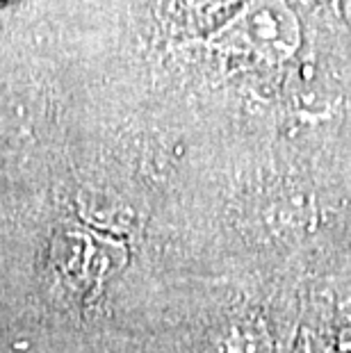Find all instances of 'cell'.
<instances>
[{
	"label": "cell",
	"mask_w": 351,
	"mask_h": 353,
	"mask_svg": "<svg viewBox=\"0 0 351 353\" xmlns=\"http://www.w3.org/2000/svg\"><path fill=\"white\" fill-rule=\"evenodd\" d=\"M223 46L251 50L267 59H285L299 46V21L285 0H249L219 32Z\"/></svg>",
	"instance_id": "6da1fadb"
}]
</instances>
